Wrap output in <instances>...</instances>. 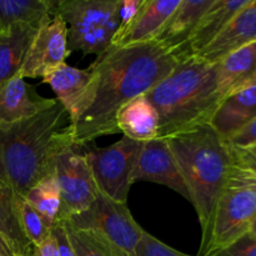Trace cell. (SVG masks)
<instances>
[{
  "instance_id": "6da1fadb",
  "label": "cell",
  "mask_w": 256,
  "mask_h": 256,
  "mask_svg": "<svg viewBox=\"0 0 256 256\" xmlns=\"http://www.w3.org/2000/svg\"><path fill=\"white\" fill-rule=\"evenodd\" d=\"M176 59L154 42L112 46L89 69L95 75L94 100L75 124H69L74 144L94 142L116 134L118 112L135 98L149 92L172 72Z\"/></svg>"
},
{
  "instance_id": "7a4b0ae2",
  "label": "cell",
  "mask_w": 256,
  "mask_h": 256,
  "mask_svg": "<svg viewBox=\"0 0 256 256\" xmlns=\"http://www.w3.org/2000/svg\"><path fill=\"white\" fill-rule=\"evenodd\" d=\"M159 114V138L209 125L224 100L216 62L198 56L182 58L168 76L145 94Z\"/></svg>"
},
{
  "instance_id": "3957f363",
  "label": "cell",
  "mask_w": 256,
  "mask_h": 256,
  "mask_svg": "<svg viewBox=\"0 0 256 256\" xmlns=\"http://www.w3.org/2000/svg\"><path fill=\"white\" fill-rule=\"evenodd\" d=\"M192 195L202 226V256L209 242L218 200L232 170V150L210 125H202L165 139Z\"/></svg>"
},
{
  "instance_id": "277c9868",
  "label": "cell",
  "mask_w": 256,
  "mask_h": 256,
  "mask_svg": "<svg viewBox=\"0 0 256 256\" xmlns=\"http://www.w3.org/2000/svg\"><path fill=\"white\" fill-rule=\"evenodd\" d=\"M70 124L65 108L54 105L30 119L0 124V184L18 198L52 172V156L58 136Z\"/></svg>"
},
{
  "instance_id": "5b68a950",
  "label": "cell",
  "mask_w": 256,
  "mask_h": 256,
  "mask_svg": "<svg viewBox=\"0 0 256 256\" xmlns=\"http://www.w3.org/2000/svg\"><path fill=\"white\" fill-rule=\"evenodd\" d=\"M68 26V52L104 54L119 26V0H56Z\"/></svg>"
},
{
  "instance_id": "8992f818",
  "label": "cell",
  "mask_w": 256,
  "mask_h": 256,
  "mask_svg": "<svg viewBox=\"0 0 256 256\" xmlns=\"http://www.w3.org/2000/svg\"><path fill=\"white\" fill-rule=\"evenodd\" d=\"M256 218V174L232 165L218 200L209 242L202 256L248 232Z\"/></svg>"
},
{
  "instance_id": "52a82bcc",
  "label": "cell",
  "mask_w": 256,
  "mask_h": 256,
  "mask_svg": "<svg viewBox=\"0 0 256 256\" xmlns=\"http://www.w3.org/2000/svg\"><path fill=\"white\" fill-rule=\"evenodd\" d=\"M66 220L76 230L100 240L116 256H136L145 232L132 218L126 202H118L102 192H98L86 210Z\"/></svg>"
},
{
  "instance_id": "ba28073f",
  "label": "cell",
  "mask_w": 256,
  "mask_h": 256,
  "mask_svg": "<svg viewBox=\"0 0 256 256\" xmlns=\"http://www.w3.org/2000/svg\"><path fill=\"white\" fill-rule=\"evenodd\" d=\"M52 172L62 196L60 219L86 210L98 196L96 184L82 146L74 144L70 126L60 132L52 156Z\"/></svg>"
},
{
  "instance_id": "9c48e42d",
  "label": "cell",
  "mask_w": 256,
  "mask_h": 256,
  "mask_svg": "<svg viewBox=\"0 0 256 256\" xmlns=\"http://www.w3.org/2000/svg\"><path fill=\"white\" fill-rule=\"evenodd\" d=\"M142 145L122 136L109 146L99 148L94 142L82 146L99 192L118 202H126Z\"/></svg>"
},
{
  "instance_id": "30bf717a",
  "label": "cell",
  "mask_w": 256,
  "mask_h": 256,
  "mask_svg": "<svg viewBox=\"0 0 256 256\" xmlns=\"http://www.w3.org/2000/svg\"><path fill=\"white\" fill-rule=\"evenodd\" d=\"M68 56V26L54 10L38 28L18 75L22 79L44 78L65 64Z\"/></svg>"
},
{
  "instance_id": "8fae6325",
  "label": "cell",
  "mask_w": 256,
  "mask_h": 256,
  "mask_svg": "<svg viewBox=\"0 0 256 256\" xmlns=\"http://www.w3.org/2000/svg\"><path fill=\"white\" fill-rule=\"evenodd\" d=\"M150 182L165 185L192 202V195L184 182L168 142L162 138L142 142L132 172V184Z\"/></svg>"
},
{
  "instance_id": "7c38bea8",
  "label": "cell",
  "mask_w": 256,
  "mask_h": 256,
  "mask_svg": "<svg viewBox=\"0 0 256 256\" xmlns=\"http://www.w3.org/2000/svg\"><path fill=\"white\" fill-rule=\"evenodd\" d=\"M56 95V100L65 108L70 124L82 116L94 100L95 75L90 69H79L66 62L42 78Z\"/></svg>"
},
{
  "instance_id": "4fadbf2b",
  "label": "cell",
  "mask_w": 256,
  "mask_h": 256,
  "mask_svg": "<svg viewBox=\"0 0 256 256\" xmlns=\"http://www.w3.org/2000/svg\"><path fill=\"white\" fill-rule=\"evenodd\" d=\"M56 99L44 98L19 75L0 84V124H15L49 109Z\"/></svg>"
},
{
  "instance_id": "5bb4252c",
  "label": "cell",
  "mask_w": 256,
  "mask_h": 256,
  "mask_svg": "<svg viewBox=\"0 0 256 256\" xmlns=\"http://www.w3.org/2000/svg\"><path fill=\"white\" fill-rule=\"evenodd\" d=\"M212 2V0H182L179 6L150 42L172 54L178 62L198 22Z\"/></svg>"
},
{
  "instance_id": "9a60e30c",
  "label": "cell",
  "mask_w": 256,
  "mask_h": 256,
  "mask_svg": "<svg viewBox=\"0 0 256 256\" xmlns=\"http://www.w3.org/2000/svg\"><path fill=\"white\" fill-rule=\"evenodd\" d=\"M256 42V0H249L234 15L229 24L199 55L200 59L218 62L246 45Z\"/></svg>"
},
{
  "instance_id": "2e32d148",
  "label": "cell",
  "mask_w": 256,
  "mask_h": 256,
  "mask_svg": "<svg viewBox=\"0 0 256 256\" xmlns=\"http://www.w3.org/2000/svg\"><path fill=\"white\" fill-rule=\"evenodd\" d=\"M182 0H144L129 26L112 39V46L125 48L149 42L162 29Z\"/></svg>"
},
{
  "instance_id": "e0dca14e",
  "label": "cell",
  "mask_w": 256,
  "mask_h": 256,
  "mask_svg": "<svg viewBox=\"0 0 256 256\" xmlns=\"http://www.w3.org/2000/svg\"><path fill=\"white\" fill-rule=\"evenodd\" d=\"M248 2L249 0H212L198 22L196 28L179 59L199 55L216 39L234 15L245 6Z\"/></svg>"
},
{
  "instance_id": "ac0fdd59",
  "label": "cell",
  "mask_w": 256,
  "mask_h": 256,
  "mask_svg": "<svg viewBox=\"0 0 256 256\" xmlns=\"http://www.w3.org/2000/svg\"><path fill=\"white\" fill-rule=\"evenodd\" d=\"M256 118V85L224 98L209 125L224 140H229Z\"/></svg>"
},
{
  "instance_id": "d6986e66",
  "label": "cell",
  "mask_w": 256,
  "mask_h": 256,
  "mask_svg": "<svg viewBox=\"0 0 256 256\" xmlns=\"http://www.w3.org/2000/svg\"><path fill=\"white\" fill-rule=\"evenodd\" d=\"M115 122L118 132L135 142H148L159 138V114L145 94L125 104L118 112Z\"/></svg>"
},
{
  "instance_id": "ffe728a7",
  "label": "cell",
  "mask_w": 256,
  "mask_h": 256,
  "mask_svg": "<svg viewBox=\"0 0 256 256\" xmlns=\"http://www.w3.org/2000/svg\"><path fill=\"white\" fill-rule=\"evenodd\" d=\"M218 80L224 98L256 85V42L230 52L216 62Z\"/></svg>"
},
{
  "instance_id": "44dd1931",
  "label": "cell",
  "mask_w": 256,
  "mask_h": 256,
  "mask_svg": "<svg viewBox=\"0 0 256 256\" xmlns=\"http://www.w3.org/2000/svg\"><path fill=\"white\" fill-rule=\"evenodd\" d=\"M39 26L14 24L0 32V84L19 74Z\"/></svg>"
},
{
  "instance_id": "7402d4cb",
  "label": "cell",
  "mask_w": 256,
  "mask_h": 256,
  "mask_svg": "<svg viewBox=\"0 0 256 256\" xmlns=\"http://www.w3.org/2000/svg\"><path fill=\"white\" fill-rule=\"evenodd\" d=\"M56 0H0V32L14 24L39 26L54 14Z\"/></svg>"
},
{
  "instance_id": "603a6c76",
  "label": "cell",
  "mask_w": 256,
  "mask_h": 256,
  "mask_svg": "<svg viewBox=\"0 0 256 256\" xmlns=\"http://www.w3.org/2000/svg\"><path fill=\"white\" fill-rule=\"evenodd\" d=\"M35 210L40 214L45 224L52 229L62 212V196L54 174L50 172L35 184L26 196L24 198Z\"/></svg>"
},
{
  "instance_id": "cb8c5ba5",
  "label": "cell",
  "mask_w": 256,
  "mask_h": 256,
  "mask_svg": "<svg viewBox=\"0 0 256 256\" xmlns=\"http://www.w3.org/2000/svg\"><path fill=\"white\" fill-rule=\"evenodd\" d=\"M18 199L19 198L9 188L0 184V238L18 246H34L25 236L20 225Z\"/></svg>"
},
{
  "instance_id": "d4e9b609",
  "label": "cell",
  "mask_w": 256,
  "mask_h": 256,
  "mask_svg": "<svg viewBox=\"0 0 256 256\" xmlns=\"http://www.w3.org/2000/svg\"><path fill=\"white\" fill-rule=\"evenodd\" d=\"M18 212L25 236L35 248L42 245L52 234V229L45 224L39 212L24 199H18Z\"/></svg>"
},
{
  "instance_id": "484cf974",
  "label": "cell",
  "mask_w": 256,
  "mask_h": 256,
  "mask_svg": "<svg viewBox=\"0 0 256 256\" xmlns=\"http://www.w3.org/2000/svg\"><path fill=\"white\" fill-rule=\"evenodd\" d=\"M66 222L68 234L74 246L76 256H116L109 248L105 246L100 240L86 232H80Z\"/></svg>"
},
{
  "instance_id": "4316f807",
  "label": "cell",
  "mask_w": 256,
  "mask_h": 256,
  "mask_svg": "<svg viewBox=\"0 0 256 256\" xmlns=\"http://www.w3.org/2000/svg\"><path fill=\"white\" fill-rule=\"evenodd\" d=\"M204 256H256V236L248 232L230 244Z\"/></svg>"
},
{
  "instance_id": "83f0119b",
  "label": "cell",
  "mask_w": 256,
  "mask_h": 256,
  "mask_svg": "<svg viewBox=\"0 0 256 256\" xmlns=\"http://www.w3.org/2000/svg\"><path fill=\"white\" fill-rule=\"evenodd\" d=\"M136 256H198L188 255L178 252L174 248L164 244L162 240L152 236L149 232H144L142 240L136 248Z\"/></svg>"
},
{
  "instance_id": "f1b7e54d",
  "label": "cell",
  "mask_w": 256,
  "mask_h": 256,
  "mask_svg": "<svg viewBox=\"0 0 256 256\" xmlns=\"http://www.w3.org/2000/svg\"><path fill=\"white\" fill-rule=\"evenodd\" d=\"M52 236L56 245L59 256H76L74 246L72 244L69 234H68L65 219H58L52 228Z\"/></svg>"
},
{
  "instance_id": "f546056e",
  "label": "cell",
  "mask_w": 256,
  "mask_h": 256,
  "mask_svg": "<svg viewBox=\"0 0 256 256\" xmlns=\"http://www.w3.org/2000/svg\"><path fill=\"white\" fill-rule=\"evenodd\" d=\"M142 4L144 0H119V26L114 38L129 26Z\"/></svg>"
},
{
  "instance_id": "4dcf8cb0",
  "label": "cell",
  "mask_w": 256,
  "mask_h": 256,
  "mask_svg": "<svg viewBox=\"0 0 256 256\" xmlns=\"http://www.w3.org/2000/svg\"><path fill=\"white\" fill-rule=\"evenodd\" d=\"M232 162L236 166L242 169L248 170V172L256 174V142L246 148H240V149H232Z\"/></svg>"
},
{
  "instance_id": "1f68e13d",
  "label": "cell",
  "mask_w": 256,
  "mask_h": 256,
  "mask_svg": "<svg viewBox=\"0 0 256 256\" xmlns=\"http://www.w3.org/2000/svg\"><path fill=\"white\" fill-rule=\"evenodd\" d=\"M230 148L232 149H240L246 148L256 142V118L249 122L245 128H242L239 132L232 135L229 140H226Z\"/></svg>"
},
{
  "instance_id": "d6a6232c",
  "label": "cell",
  "mask_w": 256,
  "mask_h": 256,
  "mask_svg": "<svg viewBox=\"0 0 256 256\" xmlns=\"http://www.w3.org/2000/svg\"><path fill=\"white\" fill-rule=\"evenodd\" d=\"M35 256H59L52 234L42 245L35 248Z\"/></svg>"
},
{
  "instance_id": "836d02e7",
  "label": "cell",
  "mask_w": 256,
  "mask_h": 256,
  "mask_svg": "<svg viewBox=\"0 0 256 256\" xmlns=\"http://www.w3.org/2000/svg\"><path fill=\"white\" fill-rule=\"evenodd\" d=\"M249 232H252V234L254 235V236H256V218H255L254 222H252V228H250Z\"/></svg>"
},
{
  "instance_id": "e575fe53",
  "label": "cell",
  "mask_w": 256,
  "mask_h": 256,
  "mask_svg": "<svg viewBox=\"0 0 256 256\" xmlns=\"http://www.w3.org/2000/svg\"><path fill=\"white\" fill-rule=\"evenodd\" d=\"M0 256H2V255H0Z\"/></svg>"
}]
</instances>
